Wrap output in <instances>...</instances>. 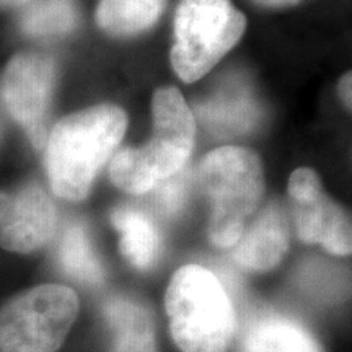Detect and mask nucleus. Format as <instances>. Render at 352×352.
Masks as SVG:
<instances>
[{"instance_id": "f257e3e1", "label": "nucleus", "mask_w": 352, "mask_h": 352, "mask_svg": "<svg viewBox=\"0 0 352 352\" xmlns=\"http://www.w3.org/2000/svg\"><path fill=\"white\" fill-rule=\"evenodd\" d=\"M126 127V113L113 104L83 109L57 122L46 140V170L54 195L67 201L85 199Z\"/></svg>"}, {"instance_id": "f03ea898", "label": "nucleus", "mask_w": 352, "mask_h": 352, "mask_svg": "<svg viewBox=\"0 0 352 352\" xmlns=\"http://www.w3.org/2000/svg\"><path fill=\"white\" fill-rule=\"evenodd\" d=\"M152 114V140L144 147L122 148L109 165L111 182L132 195H145L184 168L195 145V116L176 88H158Z\"/></svg>"}, {"instance_id": "7ed1b4c3", "label": "nucleus", "mask_w": 352, "mask_h": 352, "mask_svg": "<svg viewBox=\"0 0 352 352\" xmlns=\"http://www.w3.org/2000/svg\"><path fill=\"white\" fill-rule=\"evenodd\" d=\"M171 336L183 352H226L235 311L226 287L206 267L188 264L171 277L165 296Z\"/></svg>"}, {"instance_id": "20e7f679", "label": "nucleus", "mask_w": 352, "mask_h": 352, "mask_svg": "<svg viewBox=\"0 0 352 352\" xmlns=\"http://www.w3.org/2000/svg\"><path fill=\"white\" fill-rule=\"evenodd\" d=\"M199 178L212 208L210 241L220 248L235 246L263 197L261 162L246 148L220 147L204 158Z\"/></svg>"}, {"instance_id": "39448f33", "label": "nucleus", "mask_w": 352, "mask_h": 352, "mask_svg": "<svg viewBox=\"0 0 352 352\" xmlns=\"http://www.w3.org/2000/svg\"><path fill=\"white\" fill-rule=\"evenodd\" d=\"M246 20L230 0H182L171 65L183 82L204 77L240 41Z\"/></svg>"}, {"instance_id": "423d86ee", "label": "nucleus", "mask_w": 352, "mask_h": 352, "mask_svg": "<svg viewBox=\"0 0 352 352\" xmlns=\"http://www.w3.org/2000/svg\"><path fill=\"white\" fill-rule=\"evenodd\" d=\"M80 303L72 289L43 284L0 307V352H56L76 323Z\"/></svg>"}, {"instance_id": "0eeeda50", "label": "nucleus", "mask_w": 352, "mask_h": 352, "mask_svg": "<svg viewBox=\"0 0 352 352\" xmlns=\"http://www.w3.org/2000/svg\"><path fill=\"white\" fill-rule=\"evenodd\" d=\"M54 82V60L39 52L13 57L2 78L3 103L36 148L46 147L47 111Z\"/></svg>"}, {"instance_id": "6e6552de", "label": "nucleus", "mask_w": 352, "mask_h": 352, "mask_svg": "<svg viewBox=\"0 0 352 352\" xmlns=\"http://www.w3.org/2000/svg\"><path fill=\"white\" fill-rule=\"evenodd\" d=\"M289 196L298 239L320 243L329 253H351V220L336 202L321 189L318 175L310 168H298L289 179Z\"/></svg>"}, {"instance_id": "1a4fd4ad", "label": "nucleus", "mask_w": 352, "mask_h": 352, "mask_svg": "<svg viewBox=\"0 0 352 352\" xmlns=\"http://www.w3.org/2000/svg\"><path fill=\"white\" fill-rule=\"evenodd\" d=\"M56 222L51 197L38 184H28L12 195L0 223V246L13 253H32L52 239Z\"/></svg>"}, {"instance_id": "9d476101", "label": "nucleus", "mask_w": 352, "mask_h": 352, "mask_svg": "<svg viewBox=\"0 0 352 352\" xmlns=\"http://www.w3.org/2000/svg\"><path fill=\"white\" fill-rule=\"evenodd\" d=\"M289 248V226L283 210L270 206L241 233L233 256L250 271H267L284 258Z\"/></svg>"}, {"instance_id": "9b49d317", "label": "nucleus", "mask_w": 352, "mask_h": 352, "mask_svg": "<svg viewBox=\"0 0 352 352\" xmlns=\"http://www.w3.org/2000/svg\"><path fill=\"white\" fill-rule=\"evenodd\" d=\"M199 116L217 135H236L253 129L259 108L250 88L241 80H230L199 104Z\"/></svg>"}, {"instance_id": "f8f14e48", "label": "nucleus", "mask_w": 352, "mask_h": 352, "mask_svg": "<svg viewBox=\"0 0 352 352\" xmlns=\"http://www.w3.org/2000/svg\"><path fill=\"white\" fill-rule=\"evenodd\" d=\"M113 331V352H157L155 329L145 307L126 297H113L103 305Z\"/></svg>"}, {"instance_id": "ddd939ff", "label": "nucleus", "mask_w": 352, "mask_h": 352, "mask_svg": "<svg viewBox=\"0 0 352 352\" xmlns=\"http://www.w3.org/2000/svg\"><path fill=\"white\" fill-rule=\"evenodd\" d=\"M243 352H320L310 333L296 321L284 316L267 315L246 329Z\"/></svg>"}, {"instance_id": "4468645a", "label": "nucleus", "mask_w": 352, "mask_h": 352, "mask_svg": "<svg viewBox=\"0 0 352 352\" xmlns=\"http://www.w3.org/2000/svg\"><path fill=\"white\" fill-rule=\"evenodd\" d=\"M111 220L121 233V253L132 266L148 270L160 252V235L153 220L134 208L116 209Z\"/></svg>"}, {"instance_id": "2eb2a0df", "label": "nucleus", "mask_w": 352, "mask_h": 352, "mask_svg": "<svg viewBox=\"0 0 352 352\" xmlns=\"http://www.w3.org/2000/svg\"><path fill=\"white\" fill-rule=\"evenodd\" d=\"M164 8L165 0H100L96 21L113 34H132L155 23Z\"/></svg>"}, {"instance_id": "dca6fc26", "label": "nucleus", "mask_w": 352, "mask_h": 352, "mask_svg": "<svg viewBox=\"0 0 352 352\" xmlns=\"http://www.w3.org/2000/svg\"><path fill=\"white\" fill-rule=\"evenodd\" d=\"M76 0H28L20 16L21 30L30 36H59L76 28Z\"/></svg>"}, {"instance_id": "f3484780", "label": "nucleus", "mask_w": 352, "mask_h": 352, "mask_svg": "<svg viewBox=\"0 0 352 352\" xmlns=\"http://www.w3.org/2000/svg\"><path fill=\"white\" fill-rule=\"evenodd\" d=\"M57 261L70 277L80 283L96 285L103 280V267L82 223H74L65 228L57 248Z\"/></svg>"}, {"instance_id": "a211bd4d", "label": "nucleus", "mask_w": 352, "mask_h": 352, "mask_svg": "<svg viewBox=\"0 0 352 352\" xmlns=\"http://www.w3.org/2000/svg\"><path fill=\"white\" fill-rule=\"evenodd\" d=\"M189 186H191V170L186 165L178 173L164 179L152 189L157 208L168 217L176 215L186 204Z\"/></svg>"}, {"instance_id": "6ab92c4d", "label": "nucleus", "mask_w": 352, "mask_h": 352, "mask_svg": "<svg viewBox=\"0 0 352 352\" xmlns=\"http://www.w3.org/2000/svg\"><path fill=\"white\" fill-rule=\"evenodd\" d=\"M351 80H352L351 74H346V76L341 78V83H340V95L347 108H351V98H352L351 96V90H352Z\"/></svg>"}, {"instance_id": "aec40b11", "label": "nucleus", "mask_w": 352, "mask_h": 352, "mask_svg": "<svg viewBox=\"0 0 352 352\" xmlns=\"http://www.w3.org/2000/svg\"><path fill=\"white\" fill-rule=\"evenodd\" d=\"M256 2L263 3V6H287V3H294L297 0H256Z\"/></svg>"}, {"instance_id": "412c9836", "label": "nucleus", "mask_w": 352, "mask_h": 352, "mask_svg": "<svg viewBox=\"0 0 352 352\" xmlns=\"http://www.w3.org/2000/svg\"><path fill=\"white\" fill-rule=\"evenodd\" d=\"M28 0H0V6L6 7H19V6H25Z\"/></svg>"}]
</instances>
